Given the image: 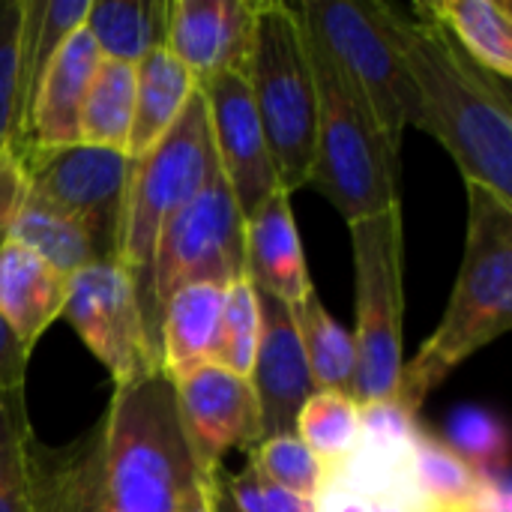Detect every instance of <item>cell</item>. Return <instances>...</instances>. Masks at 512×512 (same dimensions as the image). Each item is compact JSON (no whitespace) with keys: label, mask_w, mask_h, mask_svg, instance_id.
I'll return each instance as SVG.
<instances>
[{"label":"cell","mask_w":512,"mask_h":512,"mask_svg":"<svg viewBox=\"0 0 512 512\" xmlns=\"http://www.w3.org/2000/svg\"><path fill=\"white\" fill-rule=\"evenodd\" d=\"M33 512H177L195 468L165 375L114 390L78 441L51 450L30 438Z\"/></svg>","instance_id":"6da1fadb"},{"label":"cell","mask_w":512,"mask_h":512,"mask_svg":"<svg viewBox=\"0 0 512 512\" xmlns=\"http://www.w3.org/2000/svg\"><path fill=\"white\" fill-rule=\"evenodd\" d=\"M381 15L417 93V129L447 147L465 183L486 189L512 207V108L507 81L480 69L432 18H405L384 0Z\"/></svg>","instance_id":"7a4b0ae2"},{"label":"cell","mask_w":512,"mask_h":512,"mask_svg":"<svg viewBox=\"0 0 512 512\" xmlns=\"http://www.w3.org/2000/svg\"><path fill=\"white\" fill-rule=\"evenodd\" d=\"M468 186V237L444 318L411 363L396 399L420 414L423 402L477 351L512 327V207Z\"/></svg>","instance_id":"3957f363"},{"label":"cell","mask_w":512,"mask_h":512,"mask_svg":"<svg viewBox=\"0 0 512 512\" xmlns=\"http://www.w3.org/2000/svg\"><path fill=\"white\" fill-rule=\"evenodd\" d=\"M306 42L318 93V132L309 186H315L345 216V222L402 207L399 150L378 126L363 93L309 27Z\"/></svg>","instance_id":"277c9868"},{"label":"cell","mask_w":512,"mask_h":512,"mask_svg":"<svg viewBox=\"0 0 512 512\" xmlns=\"http://www.w3.org/2000/svg\"><path fill=\"white\" fill-rule=\"evenodd\" d=\"M279 186L291 195L312 180L318 93L297 3H255V33L243 66Z\"/></svg>","instance_id":"5b68a950"},{"label":"cell","mask_w":512,"mask_h":512,"mask_svg":"<svg viewBox=\"0 0 512 512\" xmlns=\"http://www.w3.org/2000/svg\"><path fill=\"white\" fill-rule=\"evenodd\" d=\"M216 171L219 165L210 141L207 105L201 90H195L171 132L147 156L132 162L117 243V261L132 273L138 285L141 309L156 345L159 336L150 297V267L159 234L171 222V216L180 213L210 183Z\"/></svg>","instance_id":"8992f818"},{"label":"cell","mask_w":512,"mask_h":512,"mask_svg":"<svg viewBox=\"0 0 512 512\" xmlns=\"http://www.w3.org/2000/svg\"><path fill=\"white\" fill-rule=\"evenodd\" d=\"M354 252V312L351 330L357 369L351 396L357 405L396 396L405 366V231L402 207L348 222Z\"/></svg>","instance_id":"52a82bcc"},{"label":"cell","mask_w":512,"mask_h":512,"mask_svg":"<svg viewBox=\"0 0 512 512\" xmlns=\"http://www.w3.org/2000/svg\"><path fill=\"white\" fill-rule=\"evenodd\" d=\"M297 9L303 24L363 93L390 144L402 150V135L408 126H417L420 105L384 24L381 0H303Z\"/></svg>","instance_id":"ba28073f"},{"label":"cell","mask_w":512,"mask_h":512,"mask_svg":"<svg viewBox=\"0 0 512 512\" xmlns=\"http://www.w3.org/2000/svg\"><path fill=\"white\" fill-rule=\"evenodd\" d=\"M63 318L108 369L114 390L162 375L159 345L147 327L138 285L117 258L93 261L66 279Z\"/></svg>","instance_id":"9c48e42d"},{"label":"cell","mask_w":512,"mask_h":512,"mask_svg":"<svg viewBox=\"0 0 512 512\" xmlns=\"http://www.w3.org/2000/svg\"><path fill=\"white\" fill-rule=\"evenodd\" d=\"M246 276V219L216 171L210 183L162 228L153 267L150 297L159 336V309L183 285L213 282L231 285Z\"/></svg>","instance_id":"30bf717a"},{"label":"cell","mask_w":512,"mask_h":512,"mask_svg":"<svg viewBox=\"0 0 512 512\" xmlns=\"http://www.w3.org/2000/svg\"><path fill=\"white\" fill-rule=\"evenodd\" d=\"M27 189L72 216L96 243L102 258H117L123 204L129 186V156L87 144L21 147Z\"/></svg>","instance_id":"8fae6325"},{"label":"cell","mask_w":512,"mask_h":512,"mask_svg":"<svg viewBox=\"0 0 512 512\" xmlns=\"http://www.w3.org/2000/svg\"><path fill=\"white\" fill-rule=\"evenodd\" d=\"M168 381L195 477L213 483L228 450H252L261 441L255 390L249 378L219 363H201Z\"/></svg>","instance_id":"7c38bea8"},{"label":"cell","mask_w":512,"mask_h":512,"mask_svg":"<svg viewBox=\"0 0 512 512\" xmlns=\"http://www.w3.org/2000/svg\"><path fill=\"white\" fill-rule=\"evenodd\" d=\"M207 105L210 141L216 165L240 207L249 219L279 186L261 120L243 72H222L198 87Z\"/></svg>","instance_id":"4fadbf2b"},{"label":"cell","mask_w":512,"mask_h":512,"mask_svg":"<svg viewBox=\"0 0 512 512\" xmlns=\"http://www.w3.org/2000/svg\"><path fill=\"white\" fill-rule=\"evenodd\" d=\"M252 33L255 3L249 0H168L165 48L198 87L222 72H243Z\"/></svg>","instance_id":"5bb4252c"},{"label":"cell","mask_w":512,"mask_h":512,"mask_svg":"<svg viewBox=\"0 0 512 512\" xmlns=\"http://www.w3.org/2000/svg\"><path fill=\"white\" fill-rule=\"evenodd\" d=\"M261 339L249 384L258 399L261 441L273 435H294L303 402L315 393L309 363L291 318V309L267 294H258Z\"/></svg>","instance_id":"9a60e30c"},{"label":"cell","mask_w":512,"mask_h":512,"mask_svg":"<svg viewBox=\"0 0 512 512\" xmlns=\"http://www.w3.org/2000/svg\"><path fill=\"white\" fill-rule=\"evenodd\" d=\"M99 51L84 30V24L57 48L51 63L45 66L33 105L27 114V126L21 132V147H69L78 144V120L81 105L87 96V87L93 81V72L99 66Z\"/></svg>","instance_id":"2e32d148"},{"label":"cell","mask_w":512,"mask_h":512,"mask_svg":"<svg viewBox=\"0 0 512 512\" xmlns=\"http://www.w3.org/2000/svg\"><path fill=\"white\" fill-rule=\"evenodd\" d=\"M246 279L258 294H267L288 309L315 294L291 195L285 189H276L246 219Z\"/></svg>","instance_id":"e0dca14e"},{"label":"cell","mask_w":512,"mask_h":512,"mask_svg":"<svg viewBox=\"0 0 512 512\" xmlns=\"http://www.w3.org/2000/svg\"><path fill=\"white\" fill-rule=\"evenodd\" d=\"M66 276L18 240L0 243V318L33 351L42 333L63 318Z\"/></svg>","instance_id":"ac0fdd59"},{"label":"cell","mask_w":512,"mask_h":512,"mask_svg":"<svg viewBox=\"0 0 512 512\" xmlns=\"http://www.w3.org/2000/svg\"><path fill=\"white\" fill-rule=\"evenodd\" d=\"M225 288L192 282L177 288L159 309V360L162 375L174 378L201 363H219V333Z\"/></svg>","instance_id":"d6986e66"},{"label":"cell","mask_w":512,"mask_h":512,"mask_svg":"<svg viewBox=\"0 0 512 512\" xmlns=\"http://www.w3.org/2000/svg\"><path fill=\"white\" fill-rule=\"evenodd\" d=\"M195 90V78L165 45L135 63V114L126 147L129 162L147 156L171 132Z\"/></svg>","instance_id":"ffe728a7"},{"label":"cell","mask_w":512,"mask_h":512,"mask_svg":"<svg viewBox=\"0 0 512 512\" xmlns=\"http://www.w3.org/2000/svg\"><path fill=\"white\" fill-rule=\"evenodd\" d=\"M489 75H512V6L507 0H429L414 6Z\"/></svg>","instance_id":"44dd1931"},{"label":"cell","mask_w":512,"mask_h":512,"mask_svg":"<svg viewBox=\"0 0 512 512\" xmlns=\"http://www.w3.org/2000/svg\"><path fill=\"white\" fill-rule=\"evenodd\" d=\"M165 27L168 0H90L84 18L99 57L129 66L165 45Z\"/></svg>","instance_id":"7402d4cb"},{"label":"cell","mask_w":512,"mask_h":512,"mask_svg":"<svg viewBox=\"0 0 512 512\" xmlns=\"http://www.w3.org/2000/svg\"><path fill=\"white\" fill-rule=\"evenodd\" d=\"M90 0H24L21 78H18V141L27 126L36 84L57 48L84 24ZM15 141V144H18Z\"/></svg>","instance_id":"603a6c76"},{"label":"cell","mask_w":512,"mask_h":512,"mask_svg":"<svg viewBox=\"0 0 512 512\" xmlns=\"http://www.w3.org/2000/svg\"><path fill=\"white\" fill-rule=\"evenodd\" d=\"M6 237L18 240L21 246L36 252L45 264H51L66 279L93 261H105L102 252L96 249L93 237L72 216H66L54 204L42 201L30 189H27V198H24Z\"/></svg>","instance_id":"cb8c5ba5"},{"label":"cell","mask_w":512,"mask_h":512,"mask_svg":"<svg viewBox=\"0 0 512 512\" xmlns=\"http://www.w3.org/2000/svg\"><path fill=\"white\" fill-rule=\"evenodd\" d=\"M411 471L426 512H477L480 471L423 426L411 447Z\"/></svg>","instance_id":"d4e9b609"},{"label":"cell","mask_w":512,"mask_h":512,"mask_svg":"<svg viewBox=\"0 0 512 512\" xmlns=\"http://www.w3.org/2000/svg\"><path fill=\"white\" fill-rule=\"evenodd\" d=\"M132 114H135V66L102 57L81 105L78 144L126 153Z\"/></svg>","instance_id":"484cf974"},{"label":"cell","mask_w":512,"mask_h":512,"mask_svg":"<svg viewBox=\"0 0 512 512\" xmlns=\"http://www.w3.org/2000/svg\"><path fill=\"white\" fill-rule=\"evenodd\" d=\"M312 387L315 390H342L351 393L354 369H357V348L351 330H345L321 303L318 294H309L303 303L291 309Z\"/></svg>","instance_id":"4316f807"},{"label":"cell","mask_w":512,"mask_h":512,"mask_svg":"<svg viewBox=\"0 0 512 512\" xmlns=\"http://www.w3.org/2000/svg\"><path fill=\"white\" fill-rule=\"evenodd\" d=\"M294 435L312 450L321 468L342 462L360 444V405L342 390H315L300 414Z\"/></svg>","instance_id":"83f0119b"},{"label":"cell","mask_w":512,"mask_h":512,"mask_svg":"<svg viewBox=\"0 0 512 512\" xmlns=\"http://www.w3.org/2000/svg\"><path fill=\"white\" fill-rule=\"evenodd\" d=\"M30 423L24 393L0 396V512H33L30 492Z\"/></svg>","instance_id":"f1b7e54d"},{"label":"cell","mask_w":512,"mask_h":512,"mask_svg":"<svg viewBox=\"0 0 512 512\" xmlns=\"http://www.w3.org/2000/svg\"><path fill=\"white\" fill-rule=\"evenodd\" d=\"M246 462L273 486L315 501L321 489V462L297 435H273L246 450Z\"/></svg>","instance_id":"f546056e"},{"label":"cell","mask_w":512,"mask_h":512,"mask_svg":"<svg viewBox=\"0 0 512 512\" xmlns=\"http://www.w3.org/2000/svg\"><path fill=\"white\" fill-rule=\"evenodd\" d=\"M261 339V306L258 291L243 276L225 288V309H222V333H219V366L228 372L249 378L255 351Z\"/></svg>","instance_id":"4dcf8cb0"},{"label":"cell","mask_w":512,"mask_h":512,"mask_svg":"<svg viewBox=\"0 0 512 512\" xmlns=\"http://www.w3.org/2000/svg\"><path fill=\"white\" fill-rule=\"evenodd\" d=\"M24 0H0V156L18 141V78H21Z\"/></svg>","instance_id":"1f68e13d"},{"label":"cell","mask_w":512,"mask_h":512,"mask_svg":"<svg viewBox=\"0 0 512 512\" xmlns=\"http://www.w3.org/2000/svg\"><path fill=\"white\" fill-rule=\"evenodd\" d=\"M444 441L477 471L507 465V432L501 420L483 408H459L447 423Z\"/></svg>","instance_id":"d6a6232c"},{"label":"cell","mask_w":512,"mask_h":512,"mask_svg":"<svg viewBox=\"0 0 512 512\" xmlns=\"http://www.w3.org/2000/svg\"><path fill=\"white\" fill-rule=\"evenodd\" d=\"M216 495L228 504L231 512H315V501L297 498V495L273 486L249 462L237 474L219 468L216 471Z\"/></svg>","instance_id":"836d02e7"},{"label":"cell","mask_w":512,"mask_h":512,"mask_svg":"<svg viewBox=\"0 0 512 512\" xmlns=\"http://www.w3.org/2000/svg\"><path fill=\"white\" fill-rule=\"evenodd\" d=\"M420 432V414L405 408L396 396L360 405V444L378 450H411Z\"/></svg>","instance_id":"e575fe53"},{"label":"cell","mask_w":512,"mask_h":512,"mask_svg":"<svg viewBox=\"0 0 512 512\" xmlns=\"http://www.w3.org/2000/svg\"><path fill=\"white\" fill-rule=\"evenodd\" d=\"M27 198V177H24V165L15 156V150L0 156V243L6 240L21 204Z\"/></svg>","instance_id":"d590c367"},{"label":"cell","mask_w":512,"mask_h":512,"mask_svg":"<svg viewBox=\"0 0 512 512\" xmlns=\"http://www.w3.org/2000/svg\"><path fill=\"white\" fill-rule=\"evenodd\" d=\"M30 351L15 339V333L0 318V396L3 393H24Z\"/></svg>","instance_id":"8d00e7d4"},{"label":"cell","mask_w":512,"mask_h":512,"mask_svg":"<svg viewBox=\"0 0 512 512\" xmlns=\"http://www.w3.org/2000/svg\"><path fill=\"white\" fill-rule=\"evenodd\" d=\"M477 512H512L510 465L480 471V498Z\"/></svg>","instance_id":"74e56055"},{"label":"cell","mask_w":512,"mask_h":512,"mask_svg":"<svg viewBox=\"0 0 512 512\" xmlns=\"http://www.w3.org/2000/svg\"><path fill=\"white\" fill-rule=\"evenodd\" d=\"M177 512H216V480L204 483L195 477V483L186 489Z\"/></svg>","instance_id":"f35d334b"},{"label":"cell","mask_w":512,"mask_h":512,"mask_svg":"<svg viewBox=\"0 0 512 512\" xmlns=\"http://www.w3.org/2000/svg\"><path fill=\"white\" fill-rule=\"evenodd\" d=\"M216 512H231V510H228V504H225V501H222L219 495H216Z\"/></svg>","instance_id":"ab89813d"}]
</instances>
